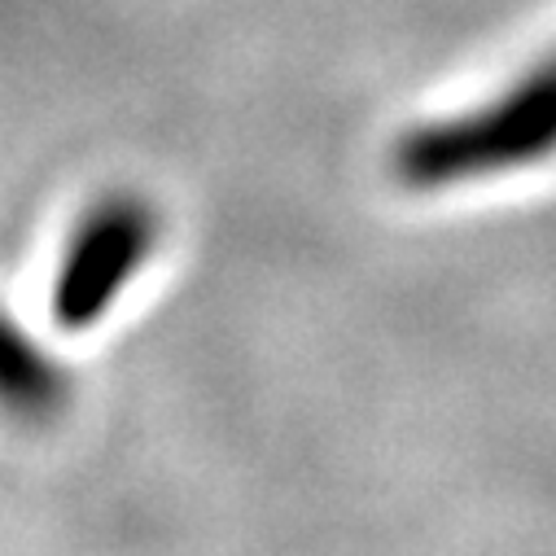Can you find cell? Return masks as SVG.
Returning a JSON list of instances; mask_svg holds the SVG:
<instances>
[{"mask_svg": "<svg viewBox=\"0 0 556 556\" xmlns=\"http://www.w3.org/2000/svg\"><path fill=\"white\" fill-rule=\"evenodd\" d=\"M5 399L27 421L49 416L66 399V381L58 364L45 351H36L23 333H10V346H5Z\"/></svg>", "mask_w": 556, "mask_h": 556, "instance_id": "cell-3", "label": "cell"}, {"mask_svg": "<svg viewBox=\"0 0 556 556\" xmlns=\"http://www.w3.org/2000/svg\"><path fill=\"white\" fill-rule=\"evenodd\" d=\"M159 245V211L136 193L101 198L71 232L53 271L49 316L66 333H84L110 316L131 276L150 263Z\"/></svg>", "mask_w": 556, "mask_h": 556, "instance_id": "cell-2", "label": "cell"}, {"mask_svg": "<svg viewBox=\"0 0 556 556\" xmlns=\"http://www.w3.org/2000/svg\"><path fill=\"white\" fill-rule=\"evenodd\" d=\"M556 154V49L521 71L491 101L407 127L390 167L394 180L416 193H439L534 167Z\"/></svg>", "mask_w": 556, "mask_h": 556, "instance_id": "cell-1", "label": "cell"}]
</instances>
